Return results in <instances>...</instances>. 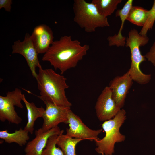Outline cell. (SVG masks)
<instances>
[{"mask_svg":"<svg viewBox=\"0 0 155 155\" xmlns=\"http://www.w3.org/2000/svg\"><path fill=\"white\" fill-rule=\"evenodd\" d=\"M89 49L88 45H82L78 40H72L71 36H65L54 41L42 60L49 62L62 75L68 69L75 67Z\"/></svg>","mask_w":155,"mask_h":155,"instance_id":"cell-1","label":"cell"},{"mask_svg":"<svg viewBox=\"0 0 155 155\" xmlns=\"http://www.w3.org/2000/svg\"><path fill=\"white\" fill-rule=\"evenodd\" d=\"M36 79L40 96L39 98L44 102H49L61 106L70 107L72 106L65 93L69 88L66 78L56 73L51 69H44L41 66Z\"/></svg>","mask_w":155,"mask_h":155,"instance_id":"cell-2","label":"cell"},{"mask_svg":"<svg viewBox=\"0 0 155 155\" xmlns=\"http://www.w3.org/2000/svg\"><path fill=\"white\" fill-rule=\"evenodd\" d=\"M149 41L148 37L140 35L135 29L131 30L126 39L125 45L129 47L131 53V63L128 72L133 80L140 84L148 83L151 78L150 74L144 73L140 67L141 63L146 59L142 55L140 47L146 45Z\"/></svg>","mask_w":155,"mask_h":155,"instance_id":"cell-3","label":"cell"},{"mask_svg":"<svg viewBox=\"0 0 155 155\" xmlns=\"http://www.w3.org/2000/svg\"><path fill=\"white\" fill-rule=\"evenodd\" d=\"M125 114V110L120 109L113 119L105 121L102 124L105 136L95 141L97 146L95 150L100 155H112L115 143L125 140V137L120 133L119 129L126 119Z\"/></svg>","mask_w":155,"mask_h":155,"instance_id":"cell-4","label":"cell"},{"mask_svg":"<svg viewBox=\"0 0 155 155\" xmlns=\"http://www.w3.org/2000/svg\"><path fill=\"white\" fill-rule=\"evenodd\" d=\"M73 9L74 22L86 32H93L97 28L110 26L107 17L101 15L92 2L88 3L85 0H75Z\"/></svg>","mask_w":155,"mask_h":155,"instance_id":"cell-5","label":"cell"},{"mask_svg":"<svg viewBox=\"0 0 155 155\" xmlns=\"http://www.w3.org/2000/svg\"><path fill=\"white\" fill-rule=\"evenodd\" d=\"M24 94L21 90L16 88L11 91H8L6 96H0V120L4 122L7 120L10 123L18 124L22 119L18 115L15 106L22 108L21 103Z\"/></svg>","mask_w":155,"mask_h":155,"instance_id":"cell-6","label":"cell"},{"mask_svg":"<svg viewBox=\"0 0 155 155\" xmlns=\"http://www.w3.org/2000/svg\"><path fill=\"white\" fill-rule=\"evenodd\" d=\"M12 53H18L25 58L32 75L35 78L37 74L36 68L40 66L38 58V54L34 46L31 35L28 33L25 34L22 42L18 40L14 42L12 46Z\"/></svg>","mask_w":155,"mask_h":155,"instance_id":"cell-7","label":"cell"},{"mask_svg":"<svg viewBox=\"0 0 155 155\" xmlns=\"http://www.w3.org/2000/svg\"><path fill=\"white\" fill-rule=\"evenodd\" d=\"M69 127L66 129L67 136L71 137L94 141L98 140V135L102 129H92L88 127L82 121L79 117L74 114L71 110L68 115Z\"/></svg>","mask_w":155,"mask_h":155,"instance_id":"cell-8","label":"cell"},{"mask_svg":"<svg viewBox=\"0 0 155 155\" xmlns=\"http://www.w3.org/2000/svg\"><path fill=\"white\" fill-rule=\"evenodd\" d=\"M44 103L46 108L42 117L43 122L41 128L43 131H48L61 123L68 124V113L71 107L58 106L49 102Z\"/></svg>","mask_w":155,"mask_h":155,"instance_id":"cell-9","label":"cell"},{"mask_svg":"<svg viewBox=\"0 0 155 155\" xmlns=\"http://www.w3.org/2000/svg\"><path fill=\"white\" fill-rule=\"evenodd\" d=\"M95 108L97 117L102 121L113 118L121 109L113 99L108 86L105 87L98 96Z\"/></svg>","mask_w":155,"mask_h":155,"instance_id":"cell-10","label":"cell"},{"mask_svg":"<svg viewBox=\"0 0 155 155\" xmlns=\"http://www.w3.org/2000/svg\"><path fill=\"white\" fill-rule=\"evenodd\" d=\"M64 130H61L57 126L50 130L44 131L41 128L35 131V137L27 144L25 148V155H42L50 137L59 135L63 133Z\"/></svg>","mask_w":155,"mask_h":155,"instance_id":"cell-11","label":"cell"},{"mask_svg":"<svg viewBox=\"0 0 155 155\" xmlns=\"http://www.w3.org/2000/svg\"><path fill=\"white\" fill-rule=\"evenodd\" d=\"M132 81L128 71L121 76L115 77L109 83L108 87L112 98L121 108L124 104L127 94L133 83Z\"/></svg>","mask_w":155,"mask_h":155,"instance_id":"cell-12","label":"cell"},{"mask_svg":"<svg viewBox=\"0 0 155 155\" xmlns=\"http://www.w3.org/2000/svg\"><path fill=\"white\" fill-rule=\"evenodd\" d=\"M31 37L38 54L45 53L54 41L52 30L45 24L35 27Z\"/></svg>","mask_w":155,"mask_h":155,"instance_id":"cell-13","label":"cell"},{"mask_svg":"<svg viewBox=\"0 0 155 155\" xmlns=\"http://www.w3.org/2000/svg\"><path fill=\"white\" fill-rule=\"evenodd\" d=\"M133 2L132 0H128L121 9L118 10L116 11L115 16L116 17H120L121 21V24L117 34L109 36L108 37L107 40L109 46H123L125 45L126 38L122 36L121 32L125 21L127 20L130 10L132 6Z\"/></svg>","mask_w":155,"mask_h":155,"instance_id":"cell-14","label":"cell"},{"mask_svg":"<svg viewBox=\"0 0 155 155\" xmlns=\"http://www.w3.org/2000/svg\"><path fill=\"white\" fill-rule=\"evenodd\" d=\"M22 101L24 102L27 111L28 121L24 129L31 134L34 130V123L39 117H42L45 109L42 107H36L32 102H29L25 98L24 94Z\"/></svg>","mask_w":155,"mask_h":155,"instance_id":"cell-15","label":"cell"},{"mask_svg":"<svg viewBox=\"0 0 155 155\" xmlns=\"http://www.w3.org/2000/svg\"><path fill=\"white\" fill-rule=\"evenodd\" d=\"M28 132L20 128L13 133H9L7 130L0 131V138L8 143H15L22 146L27 143L30 138Z\"/></svg>","mask_w":155,"mask_h":155,"instance_id":"cell-16","label":"cell"},{"mask_svg":"<svg viewBox=\"0 0 155 155\" xmlns=\"http://www.w3.org/2000/svg\"><path fill=\"white\" fill-rule=\"evenodd\" d=\"M63 133L58 135L56 144L65 155H76L75 147L81 139L71 137Z\"/></svg>","mask_w":155,"mask_h":155,"instance_id":"cell-17","label":"cell"},{"mask_svg":"<svg viewBox=\"0 0 155 155\" xmlns=\"http://www.w3.org/2000/svg\"><path fill=\"white\" fill-rule=\"evenodd\" d=\"M149 10L138 6L132 7L130 10L127 20L138 26H143L147 18Z\"/></svg>","mask_w":155,"mask_h":155,"instance_id":"cell-18","label":"cell"},{"mask_svg":"<svg viewBox=\"0 0 155 155\" xmlns=\"http://www.w3.org/2000/svg\"><path fill=\"white\" fill-rule=\"evenodd\" d=\"M122 0H92L99 13L106 17L111 15L117 9Z\"/></svg>","mask_w":155,"mask_h":155,"instance_id":"cell-19","label":"cell"},{"mask_svg":"<svg viewBox=\"0 0 155 155\" xmlns=\"http://www.w3.org/2000/svg\"><path fill=\"white\" fill-rule=\"evenodd\" d=\"M58 135H54L49 137L42 155H65L61 148L56 146Z\"/></svg>","mask_w":155,"mask_h":155,"instance_id":"cell-20","label":"cell"},{"mask_svg":"<svg viewBox=\"0 0 155 155\" xmlns=\"http://www.w3.org/2000/svg\"><path fill=\"white\" fill-rule=\"evenodd\" d=\"M155 21V0L153 1L152 7L149 10L148 13L146 22L142 27L139 34L144 36H147L148 32L151 29Z\"/></svg>","mask_w":155,"mask_h":155,"instance_id":"cell-21","label":"cell"},{"mask_svg":"<svg viewBox=\"0 0 155 155\" xmlns=\"http://www.w3.org/2000/svg\"><path fill=\"white\" fill-rule=\"evenodd\" d=\"M144 56L146 59L155 66V42Z\"/></svg>","mask_w":155,"mask_h":155,"instance_id":"cell-22","label":"cell"},{"mask_svg":"<svg viewBox=\"0 0 155 155\" xmlns=\"http://www.w3.org/2000/svg\"><path fill=\"white\" fill-rule=\"evenodd\" d=\"M12 3L11 0H0V9L4 8L6 11L10 12Z\"/></svg>","mask_w":155,"mask_h":155,"instance_id":"cell-23","label":"cell"}]
</instances>
